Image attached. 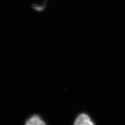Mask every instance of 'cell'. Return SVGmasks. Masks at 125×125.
I'll return each mask as SVG.
<instances>
[{
    "mask_svg": "<svg viewBox=\"0 0 125 125\" xmlns=\"http://www.w3.org/2000/svg\"><path fill=\"white\" fill-rule=\"evenodd\" d=\"M25 125H46V124L38 115H33L27 120Z\"/></svg>",
    "mask_w": 125,
    "mask_h": 125,
    "instance_id": "2",
    "label": "cell"
},
{
    "mask_svg": "<svg viewBox=\"0 0 125 125\" xmlns=\"http://www.w3.org/2000/svg\"><path fill=\"white\" fill-rule=\"evenodd\" d=\"M73 125H94V124L87 114L82 113L78 116Z\"/></svg>",
    "mask_w": 125,
    "mask_h": 125,
    "instance_id": "1",
    "label": "cell"
}]
</instances>
